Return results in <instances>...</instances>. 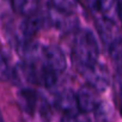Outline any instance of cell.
Masks as SVG:
<instances>
[{
  "mask_svg": "<svg viewBox=\"0 0 122 122\" xmlns=\"http://www.w3.org/2000/svg\"><path fill=\"white\" fill-rule=\"evenodd\" d=\"M99 54L98 43L95 35L89 30H81L78 32L73 44V57L77 64L86 68L97 62Z\"/></svg>",
  "mask_w": 122,
  "mask_h": 122,
  "instance_id": "obj_1",
  "label": "cell"
},
{
  "mask_svg": "<svg viewBox=\"0 0 122 122\" xmlns=\"http://www.w3.org/2000/svg\"><path fill=\"white\" fill-rule=\"evenodd\" d=\"M84 76L89 85L96 89L98 92H102L108 89L110 84V73L109 70L102 64H93L84 68Z\"/></svg>",
  "mask_w": 122,
  "mask_h": 122,
  "instance_id": "obj_2",
  "label": "cell"
},
{
  "mask_svg": "<svg viewBox=\"0 0 122 122\" xmlns=\"http://www.w3.org/2000/svg\"><path fill=\"white\" fill-rule=\"evenodd\" d=\"M77 102L80 112H91L99 107L98 91L91 85H84L79 89L77 93Z\"/></svg>",
  "mask_w": 122,
  "mask_h": 122,
  "instance_id": "obj_3",
  "label": "cell"
},
{
  "mask_svg": "<svg viewBox=\"0 0 122 122\" xmlns=\"http://www.w3.org/2000/svg\"><path fill=\"white\" fill-rule=\"evenodd\" d=\"M44 64L50 71L59 74L66 68L65 54L59 47H48L44 49Z\"/></svg>",
  "mask_w": 122,
  "mask_h": 122,
  "instance_id": "obj_4",
  "label": "cell"
},
{
  "mask_svg": "<svg viewBox=\"0 0 122 122\" xmlns=\"http://www.w3.org/2000/svg\"><path fill=\"white\" fill-rule=\"evenodd\" d=\"M55 105L65 115H73L79 112L77 95H74L71 90H64L59 92L55 97Z\"/></svg>",
  "mask_w": 122,
  "mask_h": 122,
  "instance_id": "obj_5",
  "label": "cell"
},
{
  "mask_svg": "<svg viewBox=\"0 0 122 122\" xmlns=\"http://www.w3.org/2000/svg\"><path fill=\"white\" fill-rule=\"evenodd\" d=\"M43 22H44V18L41 15H38L37 12L31 15V16H28L26 19L22 24V32H23V35L25 37L34 36L42 28Z\"/></svg>",
  "mask_w": 122,
  "mask_h": 122,
  "instance_id": "obj_6",
  "label": "cell"
},
{
  "mask_svg": "<svg viewBox=\"0 0 122 122\" xmlns=\"http://www.w3.org/2000/svg\"><path fill=\"white\" fill-rule=\"evenodd\" d=\"M98 10L103 18L114 23L118 17V0H98Z\"/></svg>",
  "mask_w": 122,
  "mask_h": 122,
  "instance_id": "obj_7",
  "label": "cell"
},
{
  "mask_svg": "<svg viewBox=\"0 0 122 122\" xmlns=\"http://www.w3.org/2000/svg\"><path fill=\"white\" fill-rule=\"evenodd\" d=\"M51 19H53V23L59 29H64V30L74 29L77 24V20L73 17V13H66V12H61L57 10H55V13L51 15Z\"/></svg>",
  "mask_w": 122,
  "mask_h": 122,
  "instance_id": "obj_8",
  "label": "cell"
},
{
  "mask_svg": "<svg viewBox=\"0 0 122 122\" xmlns=\"http://www.w3.org/2000/svg\"><path fill=\"white\" fill-rule=\"evenodd\" d=\"M13 10L22 16H31L37 12L38 0H12Z\"/></svg>",
  "mask_w": 122,
  "mask_h": 122,
  "instance_id": "obj_9",
  "label": "cell"
},
{
  "mask_svg": "<svg viewBox=\"0 0 122 122\" xmlns=\"http://www.w3.org/2000/svg\"><path fill=\"white\" fill-rule=\"evenodd\" d=\"M109 53L117 71L122 73V40L116 38L109 46Z\"/></svg>",
  "mask_w": 122,
  "mask_h": 122,
  "instance_id": "obj_10",
  "label": "cell"
},
{
  "mask_svg": "<svg viewBox=\"0 0 122 122\" xmlns=\"http://www.w3.org/2000/svg\"><path fill=\"white\" fill-rule=\"evenodd\" d=\"M36 101H37V97H36V93L31 90H23L20 91L19 93V102L22 104V107L29 111V112H32V110L35 109V105H36Z\"/></svg>",
  "mask_w": 122,
  "mask_h": 122,
  "instance_id": "obj_11",
  "label": "cell"
},
{
  "mask_svg": "<svg viewBox=\"0 0 122 122\" xmlns=\"http://www.w3.org/2000/svg\"><path fill=\"white\" fill-rule=\"evenodd\" d=\"M11 78H13V71L10 67L7 57L0 50V80L5 81V80H10Z\"/></svg>",
  "mask_w": 122,
  "mask_h": 122,
  "instance_id": "obj_12",
  "label": "cell"
},
{
  "mask_svg": "<svg viewBox=\"0 0 122 122\" xmlns=\"http://www.w3.org/2000/svg\"><path fill=\"white\" fill-rule=\"evenodd\" d=\"M51 4L55 10L66 13H73L77 9V0H51Z\"/></svg>",
  "mask_w": 122,
  "mask_h": 122,
  "instance_id": "obj_13",
  "label": "cell"
},
{
  "mask_svg": "<svg viewBox=\"0 0 122 122\" xmlns=\"http://www.w3.org/2000/svg\"><path fill=\"white\" fill-rule=\"evenodd\" d=\"M97 26H98V31L103 38L104 42H108L109 40H111V35H112V30H111V26H112V22L108 20V19H103L102 22H98L97 23ZM114 40H111L112 42Z\"/></svg>",
  "mask_w": 122,
  "mask_h": 122,
  "instance_id": "obj_14",
  "label": "cell"
},
{
  "mask_svg": "<svg viewBox=\"0 0 122 122\" xmlns=\"http://www.w3.org/2000/svg\"><path fill=\"white\" fill-rule=\"evenodd\" d=\"M62 122H90V118L85 112H77L73 115H65Z\"/></svg>",
  "mask_w": 122,
  "mask_h": 122,
  "instance_id": "obj_15",
  "label": "cell"
},
{
  "mask_svg": "<svg viewBox=\"0 0 122 122\" xmlns=\"http://www.w3.org/2000/svg\"><path fill=\"white\" fill-rule=\"evenodd\" d=\"M86 1L92 10H98V0H86Z\"/></svg>",
  "mask_w": 122,
  "mask_h": 122,
  "instance_id": "obj_16",
  "label": "cell"
},
{
  "mask_svg": "<svg viewBox=\"0 0 122 122\" xmlns=\"http://www.w3.org/2000/svg\"><path fill=\"white\" fill-rule=\"evenodd\" d=\"M118 109H120V114L122 116V89L118 93Z\"/></svg>",
  "mask_w": 122,
  "mask_h": 122,
  "instance_id": "obj_17",
  "label": "cell"
},
{
  "mask_svg": "<svg viewBox=\"0 0 122 122\" xmlns=\"http://www.w3.org/2000/svg\"><path fill=\"white\" fill-rule=\"evenodd\" d=\"M118 18L122 22V0H118Z\"/></svg>",
  "mask_w": 122,
  "mask_h": 122,
  "instance_id": "obj_18",
  "label": "cell"
}]
</instances>
